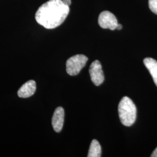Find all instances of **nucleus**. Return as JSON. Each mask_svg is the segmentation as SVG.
Masks as SVG:
<instances>
[{"instance_id": "nucleus-10", "label": "nucleus", "mask_w": 157, "mask_h": 157, "mask_svg": "<svg viewBox=\"0 0 157 157\" xmlns=\"http://www.w3.org/2000/svg\"><path fill=\"white\" fill-rule=\"evenodd\" d=\"M148 6L150 10L157 15V0H149Z\"/></svg>"}, {"instance_id": "nucleus-7", "label": "nucleus", "mask_w": 157, "mask_h": 157, "mask_svg": "<svg viewBox=\"0 0 157 157\" xmlns=\"http://www.w3.org/2000/svg\"><path fill=\"white\" fill-rule=\"evenodd\" d=\"M36 90L35 81L30 80L23 84L17 91V95L20 98H28L33 95Z\"/></svg>"}, {"instance_id": "nucleus-2", "label": "nucleus", "mask_w": 157, "mask_h": 157, "mask_svg": "<svg viewBox=\"0 0 157 157\" xmlns=\"http://www.w3.org/2000/svg\"><path fill=\"white\" fill-rule=\"evenodd\" d=\"M118 113L121 123L130 126L136 119L137 109L134 102L128 97H124L118 105Z\"/></svg>"}, {"instance_id": "nucleus-3", "label": "nucleus", "mask_w": 157, "mask_h": 157, "mask_svg": "<svg viewBox=\"0 0 157 157\" xmlns=\"http://www.w3.org/2000/svg\"><path fill=\"white\" fill-rule=\"evenodd\" d=\"M88 58L82 54H78L69 58L66 63V69L68 75L76 76L84 67Z\"/></svg>"}, {"instance_id": "nucleus-4", "label": "nucleus", "mask_w": 157, "mask_h": 157, "mask_svg": "<svg viewBox=\"0 0 157 157\" xmlns=\"http://www.w3.org/2000/svg\"><path fill=\"white\" fill-rule=\"evenodd\" d=\"M98 22L100 27L103 29H109L111 30L117 29L118 20L115 16L109 11H105L100 14Z\"/></svg>"}, {"instance_id": "nucleus-5", "label": "nucleus", "mask_w": 157, "mask_h": 157, "mask_svg": "<svg viewBox=\"0 0 157 157\" xmlns=\"http://www.w3.org/2000/svg\"><path fill=\"white\" fill-rule=\"evenodd\" d=\"M89 73L91 81L95 86H98L104 82V73L101 63L98 61L95 60L91 63L89 68Z\"/></svg>"}, {"instance_id": "nucleus-13", "label": "nucleus", "mask_w": 157, "mask_h": 157, "mask_svg": "<svg viewBox=\"0 0 157 157\" xmlns=\"http://www.w3.org/2000/svg\"><path fill=\"white\" fill-rule=\"evenodd\" d=\"M122 25H121V24H119L118 23V25H117V29H118V30H121V29H122Z\"/></svg>"}, {"instance_id": "nucleus-1", "label": "nucleus", "mask_w": 157, "mask_h": 157, "mask_svg": "<svg viewBox=\"0 0 157 157\" xmlns=\"http://www.w3.org/2000/svg\"><path fill=\"white\" fill-rule=\"evenodd\" d=\"M69 6L62 0H49L40 6L36 13V22L47 29L56 28L65 21Z\"/></svg>"}, {"instance_id": "nucleus-8", "label": "nucleus", "mask_w": 157, "mask_h": 157, "mask_svg": "<svg viewBox=\"0 0 157 157\" xmlns=\"http://www.w3.org/2000/svg\"><path fill=\"white\" fill-rule=\"evenodd\" d=\"M144 64L148 70L157 86V61L151 58H146L144 59Z\"/></svg>"}, {"instance_id": "nucleus-12", "label": "nucleus", "mask_w": 157, "mask_h": 157, "mask_svg": "<svg viewBox=\"0 0 157 157\" xmlns=\"http://www.w3.org/2000/svg\"><path fill=\"white\" fill-rule=\"evenodd\" d=\"M151 157H157V147L155 149V150L152 153Z\"/></svg>"}, {"instance_id": "nucleus-11", "label": "nucleus", "mask_w": 157, "mask_h": 157, "mask_svg": "<svg viewBox=\"0 0 157 157\" xmlns=\"http://www.w3.org/2000/svg\"><path fill=\"white\" fill-rule=\"evenodd\" d=\"M63 3L67 6H70L71 4V0H62Z\"/></svg>"}, {"instance_id": "nucleus-9", "label": "nucleus", "mask_w": 157, "mask_h": 157, "mask_svg": "<svg viewBox=\"0 0 157 157\" xmlns=\"http://www.w3.org/2000/svg\"><path fill=\"white\" fill-rule=\"evenodd\" d=\"M101 155V148L100 143L97 140H93L90 144L87 157H100Z\"/></svg>"}, {"instance_id": "nucleus-6", "label": "nucleus", "mask_w": 157, "mask_h": 157, "mask_svg": "<svg viewBox=\"0 0 157 157\" xmlns=\"http://www.w3.org/2000/svg\"><path fill=\"white\" fill-rule=\"evenodd\" d=\"M65 112L62 107L56 108L52 118V125L55 132L59 133L61 131L64 122Z\"/></svg>"}]
</instances>
